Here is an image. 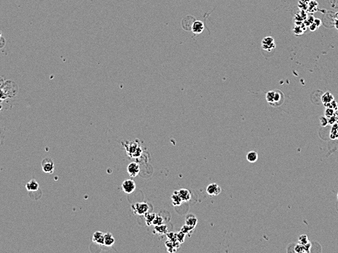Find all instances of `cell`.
<instances>
[{
    "mask_svg": "<svg viewBox=\"0 0 338 253\" xmlns=\"http://www.w3.org/2000/svg\"><path fill=\"white\" fill-rule=\"evenodd\" d=\"M1 88L5 91L8 98L16 96V95L18 93V91L17 85L14 82L11 81V80L5 81Z\"/></svg>",
    "mask_w": 338,
    "mask_h": 253,
    "instance_id": "cell-1",
    "label": "cell"
},
{
    "mask_svg": "<svg viewBox=\"0 0 338 253\" xmlns=\"http://www.w3.org/2000/svg\"><path fill=\"white\" fill-rule=\"evenodd\" d=\"M133 213L139 214V215H144L146 213H147L150 209L148 204L141 202V203H137L135 204H133L132 207Z\"/></svg>",
    "mask_w": 338,
    "mask_h": 253,
    "instance_id": "cell-2",
    "label": "cell"
},
{
    "mask_svg": "<svg viewBox=\"0 0 338 253\" xmlns=\"http://www.w3.org/2000/svg\"><path fill=\"white\" fill-rule=\"evenodd\" d=\"M42 169L44 173L53 174L54 171V162L50 158H45L42 161Z\"/></svg>",
    "mask_w": 338,
    "mask_h": 253,
    "instance_id": "cell-3",
    "label": "cell"
},
{
    "mask_svg": "<svg viewBox=\"0 0 338 253\" xmlns=\"http://www.w3.org/2000/svg\"><path fill=\"white\" fill-rule=\"evenodd\" d=\"M262 48L267 51H271L275 48V40L272 37H266L262 41Z\"/></svg>",
    "mask_w": 338,
    "mask_h": 253,
    "instance_id": "cell-4",
    "label": "cell"
},
{
    "mask_svg": "<svg viewBox=\"0 0 338 253\" xmlns=\"http://www.w3.org/2000/svg\"><path fill=\"white\" fill-rule=\"evenodd\" d=\"M123 190L126 194H131L136 190V183L133 180H125L122 183Z\"/></svg>",
    "mask_w": 338,
    "mask_h": 253,
    "instance_id": "cell-5",
    "label": "cell"
},
{
    "mask_svg": "<svg viewBox=\"0 0 338 253\" xmlns=\"http://www.w3.org/2000/svg\"><path fill=\"white\" fill-rule=\"evenodd\" d=\"M127 173L131 177H136L139 175L140 169L139 166L137 163L136 162H131L127 165Z\"/></svg>",
    "mask_w": 338,
    "mask_h": 253,
    "instance_id": "cell-6",
    "label": "cell"
},
{
    "mask_svg": "<svg viewBox=\"0 0 338 253\" xmlns=\"http://www.w3.org/2000/svg\"><path fill=\"white\" fill-rule=\"evenodd\" d=\"M284 96L283 94V93L279 90H275V95H274L273 101L271 104V105L273 106V107H278V106L281 105L284 103Z\"/></svg>",
    "mask_w": 338,
    "mask_h": 253,
    "instance_id": "cell-7",
    "label": "cell"
},
{
    "mask_svg": "<svg viewBox=\"0 0 338 253\" xmlns=\"http://www.w3.org/2000/svg\"><path fill=\"white\" fill-rule=\"evenodd\" d=\"M206 192L211 196L220 195L222 192V188L216 183H211L208 185L206 188Z\"/></svg>",
    "mask_w": 338,
    "mask_h": 253,
    "instance_id": "cell-8",
    "label": "cell"
},
{
    "mask_svg": "<svg viewBox=\"0 0 338 253\" xmlns=\"http://www.w3.org/2000/svg\"><path fill=\"white\" fill-rule=\"evenodd\" d=\"M93 241L99 245H104V233L101 231H96L93 235Z\"/></svg>",
    "mask_w": 338,
    "mask_h": 253,
    "instance_id": "cell-9",
    "label": "cell"
},
{
    "mask_svg": "<svg viewBox=\"0 0 338 253\" xmlns=\"http://www.w3.org/2000/svg\"><path fill=\"white\" fill-rule=\"evenodd\" d=\"M177 193H178V194L179 195L181 199H182V201L187 202V201H190L192 195H191L190 191L188 189L182 188V189H180L179 190H177Z\"/></svg>",
    "mask_w": 338,
    "mask_h": 253,
    "instance_id": "cell-10",
    "label": "cell"
},
{
    "mask_svg": "<svg viewBox=\"0 0 338 253\" xmlns=\"http://www.w3.org/2000/svg\"><path fill=\"white\" fill-rule=\"evenodd\" d=\"M25 188L29 192H37L39 189V185L37 180L32 179L25 185Z\"/></svg>",
    "mask_w": 338,
    "mask_h": 253,
    "instance_id": "cell-11",
    "label": "cell"
},
{
    "mask_svg": "<svg viewBox=\"0 0 338 253\" xmlns=\"http://www.w3.org/2000/svg\"><path fill=\"white\" fill-rule=\"evenodd\" d=\"M204 29V25L201 21H195L192 26V31L195 35L201 34Z\"/></svg>",
    "mask_w": 338,
    "mask_h": 253,
    "instance_id": "cell-12",
    "label": "cell"
},
{
    "mask_svg": "<svg viewBox=\"0 0 338 253\" xmlns=\"http://www.w3.org/2000/svg\"><path fill=\"white\" fill-rule=\"evenodd\" d=\"M197 219L195 215L190 214H188V215L186 217V219H185L186 225H189V226H191L195 228V227L197 225Z\"/></svg>",
    "mask_w": 338,
    "mask_h": 253,
    "instance_id": "cell-13",
    "label": "cell"
},
{
    "mask_svg": "<svg viewBox=\"0 0 338 253\" xmlns=\"http://www.w3.org/2000/svg\"><path fill=\"white\" fill-rule=\"evenodd\" d=\"M115 242V239L111 233H104V245L107 246H112Z\"/></svg>",
    "mask_w": 338,
    "mask_h": 253,
    "instance_id": "cell-14",
    "label": "cell"
},
{
    "mask_svg": "<svg viewBox=\"0 0 338 253\" xmlns=\"http://www.w3.org/2000/svg\"><path fill=\"white\" fill-rule=\"evenodd\" d=\"M246 159L249 163H255L258 160V153L255 151H250L246 155Z\"/></svg>",
    "mask_w": 338,
    "mask_h": 253,
    "instance_id": "cell-15",
    "label": "cell"
},
{
    "mask_svg": "<svg viewBox=\"0 0 338 253\" xmlns=\"http://www.w3.org/2000/svg\"><path fill=\"white\" fill-rule=\"evenodd\" d=\"M171 200H172V203H173L174 206H179L182 204V203L183 201H182V199H181V197L179 196V195L177 193V190L176 191H174L173 195H172L171 196Z\"/></svg>",
    "mask_w": 338,
    "mask_h": 253,
    "instance_id": "cell-16",
    "label": "cell"
},
{
    "mask_svg": "<svg viewBox=\"0 0 338 253\" xmlns=\"http://www.w3.org/2000/svg\"><path fill=\"white\" fill-rule=\"evenodd\" d=\"M334 99H335V98H334V96L331 94L330 92L324 93V94L322 95V103L324 104V105H325V104L331 102V101H333Z\"/></svg>",
    "mask_w": 338,
    "mask_h": 253,
    "instance_id": "cell-17",
    "label": "cell"
},
{
    "mask_svg": "<svg viewBox=\"0 0 338 253\" xmlns=\"http://www.w3.org/2000/svg\"><path fill=\"white\" fill-rule=\"evenodd\" d=\"M155 231L159 234H165L168 233V227L165 225H157L155 227Z\"/></svg>",
    "mask_w": 338,
    "mask_h": 253,
    "instance_id": "cell-18",
    "label": "cell"
},
{
    "mask_svg": "<svg viewBox=\"0 0 338 253\" xmlns=\"http://www.w3.org/2000/svg\"><path fill=\"white\" fill-rule=\"evenodd\" d=\"M144 216H145V222L146 223V225H147L148 226H150V225H152V222L153 220H154L156 214H155V213H150V212H147V213L144 214Z\"/></svg>",
    "mask_w": 338,
    "mask_h": 253,
    "instance_id": "cell-19",
    "label": "cell"
},
{
    "mask_svg": "<svg viewBox=\"0 0 338 253\" xmlns=\"http://www.w3.org/2000/svg\"><path fill=\"white\" fill-rule=\"evenodd\" d=\"M317 7H318L317 2L314 1V0H311V1L308 3V10L310 12H311V13H313V12L317 11Z\"/></svg>",
    "mask_w": 338,
    "mask_h": 253,
    "instance_id": "cell-20",
    "label": "cell"
},
{
    "mask_svg": "<svg viewBox=\"0 0 338 253\" xmlns=\"http://www.w3.org/2000/svg\"><path fill=\"white\" fill-rule=\"evenodd\" d=\"M337 125L338 123H335V124L332 125V128H331V130L330 132V138L331 139H336L338 138Z\"/></svg>",
    "mask_w": 338,
    "mask_h": 253,
    "instance_id": "cell-21",
    "label": "cell"
},
{
    "mask_svg": "<svg viewBox=\"0 0 338 253\" xmlns=\"http://www.w3.org/2000/svg\"><path fill=\"white\" fill-rule=\"evenodd\" d=\"M163 223H164V220H163V218L160 215H157L156 214V216H155L154 220L152 222V225H154L155 226H157V225L163 224Z\"/></svg>",
    "mask_w": 338,
    "mask_h": 253,
    "instance_id": "cell-22",
    "label": "cell"
},
{
    "mask_svg": "<svg viewBox=\"0 0 338 253\" xmlns=\"http://www.w3.org/2000/svg\"><path fill=\"white\" fill-rule=\"evenodd\" d=\"M324 105L326 107L331 108V109H333L334 110H335V111H337V110H338V104H337V102L335 101V99H334L333 101H331V102L327 103V104H325V105Z\"/></svg>",
    "mask_w": 338,
    "mask_h": 253,
    "instance_id": "cell-23",
    "label": "cell"
},
{
    "mask_svg": "<svg viewBox=\"0 0 338 253\" xmlns=\"http://www.w3.org/2000/svg\"><path fill=\"white\" fill-rule=\"evenodd\" d=\"M335 112H336L335 110L331 109V108L326 107V109H325V111H324V116L326 117L327 118H331V116L335 115Z\"/></svg>",
    "mask_w": 338,
    "mask_h": 253,
    "instance_id": "cell-24",
    "label": "cell"
},
{
    "mask_svg": "<svg viewBox=\"0 0 338 253\" xmlns=\"http://www.w3.org/2000/svg\"><path fill=\"white\" fill-rule=\"evenodd\" d=\"M308 243H310L309 239L306 235H301L299 238V244H302V245H306Z\"/></svg>",
    "mask_w": 338,
    "mask_h": 253,
    "instance_id": "cell-25",
    "label": "cell"
},
{
    "mask_svg": "<svg viewBox=\"0 0 338 253\" xmlns=\"http://www.w3.org/2000/svg\"><path fill=\"white\" fill-rule=\"evenodd\" d=\"M294 252L297 253H301V252H306L305 248L304 245H302L300 244H295L294 247Z\"/></svg>",
    "mask_w": 338,
    "mask_h": 253,
    "instance_id": "cell-26",
    "label": "cell"
},
{
    "mask_svg": "<svg viewBox=\"0 0 338 253\" xmlns=\"http://www.w3.org/2000/svg\"><path fill=\"white\" fill-rule=\"evenodd\" d=\"M193 229H194V227H192L191 226H189V225L185 224L183 227H182V229H181V231H182V232H183L184 233H185V234L190 235V232H192V231H193Z\"/></svg>",
    "mask_w": 338,
    "mask_h": 253,
    "instance_id": "cell-27",
    "label": "cell"
},
{
    "mask_svg": "<svg viewBox=\"0 0 338 253\" xmlns=\"http://www.w3.org/2000/svg\"><path fill=\"white\" fill-rule=\"evenodd\" d=\"M314 19H315V18L312 16V15H310V16H308L307 18H305V21H304V23H305V25L306 26H309L311 23H313L314 22Z\"/></svg>",
    "mask_w": 338,
    "mask_h": 253,
    "instance_id": "cell-28",
    "label": "cell"
},
{
    "mask_svg": "<svg viewBox=\"0 0 338 253\" xmlns=\"http://www.w3.org/2000/svg\"><path fill=\"white\" fill-rule=\"evenodd\" d=\"M293 31L296 35H301L304 33V29L300 26H296L293 29Z\"/></svg>",
    "mask_w": 338,
    "mask_h": 253,
    "instance_id": "cell-29",
    "label": "cell"
},
{
    "mask_svg": "<svg viewBox=\"0 0 338 253\" xmlns=\"http://www.w3.org/2000/svg\"><path fill=\"white\" fill-rule=\"evenodd\" d=\"M185 233H184L182 231H180L179 233H178L177 235H176V239H177V241L178 242H180V243H182V242H184V238H185Z\"/></svg>",
    "mask_w": 338,
    "mask_h": 253,
    "instance_id": "cell-30",
    "label": "cell"
},
{
    "mask_svg": "<svg viewBox=\"0 0 338 253\" xmlns=\"http://www.w3.org/2000/svg\"><path fill=\"white\" fill-rule=\"evenodd\" d=\"M320 123H321V125L323 127H325L326 126V125H328V118H326V117L325 116H322L320 118Z\"/></svg>",
    "mask_w": 338,
    "mask_h": 253,
    "instance_id": "cell-31",
    "label": "cell"
},
{
    "mask_svg": "<svg viewBox=\"0 0 338 253\" xmlns=\"http://www.w3.org/2000/svg\"><path fill=\"white\" fill-rule=\"evenodd\" d=\"M299 7L300 8V9L302 10H308V3H306V2H304L303 1H300L299 0Z\"/></svg>",
    "mask_w": 338,
    "mask_h": 253,
    "instance_id": "cell-32",
    "label": "cell"
},
{
    "mask_svg": "<svg viewBox=\"0 0 338 253\" xmlns=\"http://www.w3.org/2000/svg\"><path fill=\"white\" fill-rule=\"evenodd\" d=\"M7 94H6L5 91H4L2 89L0 88V102H2V101H4V100H5L6 99H7Z\"/></svg>",
    "mask_w": 338,
    "mask_h": 253,
    "instance_id": "cell-33",
    "label": "cell"
},
{
    "mask_svg": "<svg viewBox=\"0 0 338 253\" xmlns=\"http://www.w3.org/2000/svg\"><path fill=\"white\" fill-rule=\"evenodd\" d=\"M337 123V119H336L335 115L331 116V118H328V124L330 125H332L334 124Z\"/></svg>",
    "mask_w": 338,
    "mask_h": 253,
    "instance_id": "cell-34",
    "label": "cell"
},
{
    "mask_svg": "<svg viewBox=\"0 0 338 253\" xmlns=\"http://www.w3.org/2000/svg\"><path fill=\"white\" fill-rule=\"evenodd\" d=\"M309 29H310V31H316V29H318V26H316V25L315 24V23H311V24H310V26H309Z\"/></svg>",
    "mask_w": 338,
    "mask_h": 253,
    "instance_id": "cell-35",
    "label": "cell"
},
{
    "mask_svg": "<svg viewBox=\"0 0 338 253\" xmlns=\"http://www.w3.org/2000/svg\"><path fill=\"white\" fill-rule=\"evenodd\" d=\"M314 23L316 25V26H318V28L321 26V24H322V21H321V20H319L318 18H315L314 19Z\"/></svg>",
    "mask_w": 338,
    "mask_h": 253,
    "instance_id": "cell-36",
    "label": "cell"
},
{
    "mask_svg": "<svg viewBox=\"0 0 338 253\" xmlns=\"http://www.w3.org/2000/svg\"><path fill=\"white\" fill-rule=\"evenodd\" d=\"M5 80L3 79L2 77H0V88L2 87V86L4 85V83H5Z\"/></svg>",
    "mask_w": 338,
    "mask_h": 253,
    "instance_id": "cell-37",
    "label": "cell"
},
{
    "mask_svg": "<svg viewBox=\"0 0 338 253\" xmlns=\"http://www.w3.org/2000/svg\"><path fill=\"white\" fill-rule=\"evenodd\" d=\"M335 27L338 30V19L337 18L335 20Z\"/></svg>",
    "mask_w": 338,
    "mask_h": 253,
    "instance_id": "cell-38",
    "label": "cell"
},
{
    "mask_svg": "<svg viewBox=\"0 0 338 253\" xmlns=\"http://www.w3.org/2000/svg\"><path fill=\"white\" fill-rule=\"evenodd\" d=\"M335 115L336 117V119H337V123H338V112H335Z\"/></svg>",
    "mask_w": 338,
    "mask_h": 253,
    "instance_id": "cell-39",
    "label": "cell"
},
{
    "mask_svg": "<svg viewBox=\"0 0 338 253\" xmlns=\"http://www.w3.org/2000/svg\"><path fill=\"white\" fill-rule=\"evenodd\" d=\"M300 1H303L304 2H306V3H309L311 0H300Z\"/></svg>",
    "mask_w": 338,
    "mask_h": 253,
    "instance_id": "cell-40",
    "label": "cell"
},
{
    "mask_svg": "<svg viewBox=\"0 0 338 253\" xmlns=\"http://www.w3.org/2000/svg\"><path fill=\"white\" fill-rule=\"evenodd\" d=\"M335 16H336V18H337V19H338V12H337V13H336V15H335Z\"/></svg>",
    "mask_w": 338,
    "mask_h": 253,
    "instance_id": "cell-41",
    "label": "cell"
},
{
    "mask_svg": "<svg viewBox=\"0 0 338 253\" xmlns=\"http://www.w3.org/2000/svg\"><path fill=\"white\" fill-rule=\"evenodd\" d=\"M1 38H2V33L1 31H0V39H1Z\"/></svg>",
    "mask_w": 338,
    "mask_h": 253,
    "instance_id": "cell-42",
    "label": "cell"
},
{
    "mask_svg": "<svg viewBox=\"0 0 338 253\" xmlns=\"http://www.w3.org/2000/svg\"><path fill=\"white\" fill-rule=\"evenodd\" d=\"M2 110V105H1V104H0V110Z\"/></svg>",
    "mask_w": 338,
    "mask_h": 253,
    "instance_id": "cell-43",
    "label": "cell"
},
{
    "mask_svg": "<svg viewBox=\"0 0 338 253\" xmlns=\"http://www.w3.org/2000/svg\"><path fill=\"white\" fill-rule=\"evenodd\" d=\"M337 199H338V193H337Z\"/></svg>",
    "mask_w": 338,
    "mask_h": 253,
    "instance_id": "cell-44",
    "label": "cell"
},
{
    "mask_svg": "<svg viewBox=\"0 0 338 253\" xmlns=\"http://www.w3.org/2000/svg\"><path fill=\"white\" fill-rule=\"evenodd\" d=\"M337 139H338V138H337Z\"/></svg>",
    "mask_w": 338,
    "mask_h": 253,
    "instance_id": "cell-45",
    "label": "cell"
}]
</instances>
